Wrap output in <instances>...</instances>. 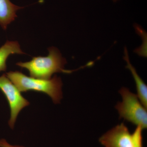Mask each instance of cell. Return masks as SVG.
I'll list each match as a JSON object with an SVG mask.
<instances>
[{
    "label": "cell",
    "instance_id": "6da1fadb",
    "mask_svg": "<svg viewBox=\"0 0 147 147\" xmlns=\"http://www.w3.org/2000/svg\"><path fill=\"white\" fill-rule=\"evenodd\" d=\"M6 76L20 92L29 91L44 93L48 95L55 104L60 102L63 98L62 82L60 77L55 75L49 79L29 77L19 71H10Z\"/></svg>",
    "mask_w": 147,
    "mask_h": 147
},
{
    "label": "cell",
    "instance_id": "7a4b0ae2",
    "mask_svg": "<svg viewBox=\"0 0 147 147\" xmlns=\"http://www.w3.org/2000/svg\"><path fill=\"white\" fill-rule=\"evenodd\" d=\"M48 51L47 57H34L30 61L20 62L16 65L28 70L31 77L42 79H50L55 73L69 74L74 71L65 69L67 61L57 48L52 47Z\"/></svg>",
    "mask_w": 147,
    "mask_h": 147
},
{
    "label": "cell",
    "instance_id": "3957f363",
    "mask_svg": "<svg viewBox=\"0 0 147 147\" xmlns=\"http://www.w3.org/2000/svg\"><path fill=\"white\" fill-rule=\"evenodd\" d=\"M119 93L121 96L122 101L117 103L115 108L118 112L119 118L141 127L143 129H146L147 108L142 104L137 94L125 87L121 88Z\"/></svg>",
    "mask_w": 147,
    "mask_h": 147
},
{
    "label": "cell",
    "instance_id": "277c9868",
    "mask_svg": "<svg viewBox=\"0 0 147 147\" xmlns=\"http://www.w3.org/2000/svg\"><path fill=\"white\" fill-rule=\"evenodd\" d=\"M143 129L137 126L131 133L122 123L103 134L99 142L105 147H143Z\"/></svg>",
    "mask_w": 147,
    "mask_h": 147
},
{
    "label": "cell",
    "instance_id": "5b68a950",
    "mask_svg": "<svg viewBox=\"0 0 147 147\" xmlns=\"http://www.w3.org/2000/svg\"><path fill=\"white\" fill-rule=\"evenodd\" d=\"M0 90L8 101L10 109L8 124L10 128L13 129L19 113L30 102L22 96L21 92L5 74L0 76Z\"/></svg>",
    "mask_w": 147,
    "mask_h": 147
},
{
    "label": "cell",
    "instance_id": "8992f818",
    "mask_svg": "<svg viewBox=\"0 0 147 147\" xmlns=\"http://www.w3.org/2000/svg\"><path fill=\"white\" fill-rule=\"evenodd\" d=\"M124 54V56L123 57V59L127 63L126 68L128 69L131 71L136 84L137 96L143 105L147 109V85L145 84L144 82L139 76L136 69L130 63L128 51L126 47H125Z\"/></svg>",
    "mask_w": 147,
    "mask_h": 147
},
{
    "label": "cell",
    "instance_id": "52a82bcc",
    "mask_svg": "<svg viewBox=\"0 0 147 147\" xmlns=\"http://www.w3.org/2000/svg\"><path fill=\"white\" fill-rule=\"evenodd\" d=\"M23 8L13 4L10 0H0V26L3 30H6L9 24L15 20L16 11Z\"/></svg>",
    "mask_w": 147,
    "mask_h": 147
},
{
    "label": "cell",
    "instance_id": "ba28073f",
    "mask_svg": "<svg viewBox=\"0 0 147 147\" xmlns=\"http://www.w3.org/2000/svg\"><path fill=\"white\" fill-rule=\"evenodd\" d=\"M24 54L17 41H7L0 47V72L6 70L7 60L11 55Z\"/></svg>",
    "mask_w": 147,
    "mask_h": 147
},
{
    "label": "cell",
    "instance_id": "9c48e42d",
    "mask_svg": "<svg viewBox=\"0 0 147 147\" xmlns=\"http://www.w3.org/2000/svg\"><path fill=\"white\" fill-rule=\"evenodd\" d=\"M0 147H24L21 146H12L9 144L5 139H0Z\"/></svg>",
    "mask_w": 147,
    "mask_h": 147
},
{
    "label": "cell",
    "instance_id": "30bf717a",
    "mask_svg": "<svg viewBox=\"0 0 147 147\" xmlns=\"http://www.w3.org/2000/svg\"><path fill=\"white\" fill-rule=\"evenodd\" d=\"M113 1L114 2H116L117 1H119V0H113Z\"/></svg>",
    "mask_w": 147,
    "mask_h": 147
}]
</instances>
